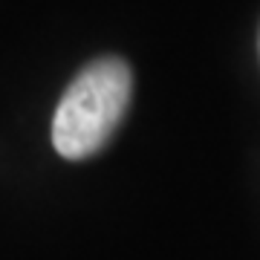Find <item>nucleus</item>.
Wrapping results in <instances>:
<instances>
[{"label":"nucleus","instance_id":"f257e3e1","mask_svg":"<svg viewBox=\"0 0 260 260\" xmlns=\"http://www.w3.org/2000/svg\"><path fill=\"white\" fill-rule=\"evenodd\" d=\"M133 75L121 58L87 64L64 90L52 119V145L64 159H87L102 150L130 104Z\"/></svg>","mask_w":260,"mask_h":260}]
</instances>
